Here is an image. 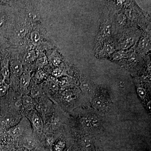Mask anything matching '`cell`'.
Listing matches in <instances>:
<instances>
[{
    "label": "cell",
    "mask_w": 151,
    "mask_h": 151,
    "mask_svg": "<svg viewBox=\"0 0 151 151\" xmlns=\"http://www.w3.org/2000/svg\"><path fill=\"white\" fill-rule=\"evenodd\" d=\"M24 128L21 124H17L9 129L8 133L12 137L17 138L20 136L23 133Z\"/></svg>",
    "instance_id": "cell-1"
},
{
    "label": "cell",
    "mask_w": 151,
    "mask_h": 151,
    "mask_svg": "<svg viewBox=\"0 0 151 151\" xmlns=\"http://www.w3.org/2000/svg\"><path fill=\"white\" fill-rule=\"evenodd\" d=\"M11 68L13 73L15 75L20 76L22 74L23 69L21 63L19 60H14L11 63Z\"/></svg>",
    "instance_id": "cell-2"
},
{
    "label": "cell",
    "mask_w": 151,
    "mask_h": 151,
    "mask_svg": "<svg viewBox=\"0 0 151 151\" xmlns=\"http://www.w3.org/2000/svg\"><path fill=\"white\" fill-rule=\"evenodd\" d=\"M37 58L36 52L34 50H30L27 52L24 57V61L26 63H31Z\"/></svg>",
    "instance_id": "cell-3"
},
{
    "label": "cell",
    "mask_w": 151,
    "mask_h": 151,
    "mask_svg": "<svg viewBox=\"0 0 151 151\" xmlns=\"http://www.w3.org/2000/svg\"><path fill=\"white\" fill-rule=\"evenodd\" d=\"M30 82V76L29 74H23L20 80V84L21 86L23 88H27L29 86Z\"/></svg>",
    "instance_id": "cell-4"
},
{
    "label": "cell",
    "mask_w": 151,
    "mask_h": 151,
    "mask_svg": "<svg viewBox=\"0 0 151 151\" xmlns=\"http://www.w3.org/2000/svg\"><path fill=\"white\" fill-rule=\"evenodd\" d=\"M33 124L37 129L41 130L42 129V122L39 116L37 113H34L32 118Z\"/></svg>",
    "instance_id": "cell-5"
},
{
    "label": "cell",
    "mask_w": 151,
    "mask_h": 151,
    "mask_svg": "<svg viewBox=\"0 0 151 151\" xmlns=\"http://www.w3.org/2000/svg\"><path fill=\"white\" fill-rule=\"evenodd\" d=\"M23 145L25 148L29 150V149L33 148L35 144L34 141H33L31 139L27 138L24 140Z\"/></svg>",
    "instance_id": "cell-6"
},
{
    "label": "cell",
    "mask_w": 151,
    "mask_h": 151,
    "mask_svg": "<svg viewBox=\"0 0 151 151\" xmlns=\"http://www.w3.org/2000/svg\"><path fill=\"white\" fill-rule=\"evenodd\" d=\"M48 63L47 58L45 55H42L38 58L37 60V66L42 67L47 65Z\"/></svg>",
    "instance_id": "cell-7"
},
{
    "label": "cell",
    "mask_w": 151,
    "mask_h": 151,
    "mask_svg": "<svg viewBox=\"0 0 151 151\" xmlns=\"http://www.w3.org/2000/svg\"><path fill=\"white\" fill-rule=\"evenodd\" d=\"M28 29L26 27H22L19 28L17 30L16 35L19 38L24 37L28 33Z\"/></svg>",
    "instance_id": "cell-8"
},
{
    "label": "cell",
    "mask_w": 151,
    "mask_h": 151,
    "mask_svg": "<svg viewBox=\"0 0 151 151\" xmlns=\"http://www.w3.org/2000/svg\"><path fill=\"white\" fill-rule=\"evenodd\" d=\"M41 36L38 32L35 31L31 35V40L33 43H37L40 40Z\"/></svg>",
    "instance_id": "cell-9"
},
{
    "label": "cell",
    "mask_w": 151,
    "mask_h": 151,
    "mask_svg": "<svg viewBox=\"0 0 151 151\" xmlns=\"http://www.w3.org/2000/svg\"><path fill=\"white\" fill-rule=\"evenodd\" d=\"M1 75L3 76L4 79L8 78L9 75V71L8 67V62L4 63L1 70Z\"/></svg>",
    "instance_id": "cell-10"
},
{
    "label": "cell",
    "mask_w": 151,
    "mask_h": 151,
    "mask_svg": "<svg viewBox=\"0 0 151 151\" xmlns=\"http://www.w3.org/2000/svg\"><path fill=\"white\" fill-rule=\"evenodd\" d=\"M133 39L132 38H129L126 40L122 43V47L123 49H127L133 44Z\"/></svg>",
    "instance_id": "cell-11"
},
{
    "label": "cell",
    "mask_w": 151,
    "mask_h": 151,
    "mask_svg": "<svg viewBox=\"0 0 151 151\" xmlns=\"http://www.w3.org/2000/svg\"><path fill=\"white\" fill-rule=\"evenodd\" d=\"M94 104L95 107L98 109L102 110L104 109L105 107V105L103 101L99 98H96L94 100Z\"/></svg>",
    "instance_id": "cell-12"
},
{
    "label": "cell",
    "mask_w": 151,
    "mask_h": 151,
    "mask_svg": "<svg viewBox=\"0 0 151 151\" xmlns=\"http://www.w3.org/2000/svg\"><path fill=\"white\" fill-rule=\"evenodd\" d=\"M83 145L86 148H89L92 145V141L90 138L85 137L82 140Z\"/></svg>",
    "instance_id": "cell-13"
},
{
    "label": "cell",
    "mask_w": 151,
    "mask_h": 151,
    "mask_svg": "<svg viewBox=\"0 0 151 151\" xmlns=\"http://www.w3.org/2000/svg\"><path fill=\"white\" fill-rule=\"evenodd\" d=\"M65 144L62 141H59L55 146L54 151H62L65 148Z\"/></svg>",
    "instance_id": "cell-14"
},
{
    "label": "cell",
    "mask_w": 151,
    "mask_h": 151,
    "mask_svg": "<svg viewBox=\"0 0 151 151\" xmlns=\"http://www.w3.org/2000/svg\"><path fill=\"white\" fill-rule=\"evenodd\" d=\"M88 119H89V122L91 123V124H92L94 127H96V126H98V124H99V119L96 116L92 115V116L89 117Z\"/></svg>",
    "instance_id": "cell-15"
},
{
    "label": "cell",
    "mask_w": 151,
    "mask_h": 151,
    "mask_svg": "<svg viewBox=\"0 0 151 151\" xmlns=\"http://www.w3.org/2000/svg\"><path fill=\"white\" fill-rule=\"evenodd\" d=\"M81 89L84 92H90L91 90V85L88 82H83L81 84Z\"/></svg>",
    "instance_id": "cell-16"
},
{
    "label": "cell",
    "mask_w": 151,
    "mask_h": 151,
    "mask_svg": "<svg viewBox=\"0 0 151 151\" xmlns=\"http://www.w3.org/2000/svg\"><path fill=\"white\" fill-rule=\"evenodd\" d=\"M81 124L86 128H90L91 126V123L89 122V119L85 118L81 119Z\"/></svg>",
    "instance_id": "cell-17"
},
{
    "label": "cell",
    "mask_w": 151,
    "mask_h": 151,
    "mask_svg": "<svg viewBox=\"0 0 151 151\" xmlns=\"http://www.w3.org/2000/svg\"><path fill=\"white\" fill-rule=\"evenodd\" d=\"M36 76L37 78L38 79L42 80V79L45 78V76H46V74L42 70H40L37 71L36 75Z\"/></svg>",
    "instance_id": "cell-18"
},
{
    "label": "cell",
    "mask_w": 151,
    "mask_h": 151,
    "mask_svg": "<svg viewBox=\"0 0 151 151\" xmlns=\"http://www.w3.org/2000/svg\"><path fill=\"white\" fill-rule=\"evenodd\" d=\"M126 19V16L124 14H120L118 16L117 21H118L119 24H122L125 22Z\"/></svg>",
    "instance_id": "cell-19"
},
{
    "label": "cell",
    "mask_w": 151,
    "mask_h": 151,
    "mask_svg": "<svg viewBox=\"0 0 151 151\" xmlns=\"http://www.w3.org/2000/svg\"><path fill=\"white\" fill-rule=\"evenodd\" d=\"M8 87L7 85H3L0 86V96H3L6 94L7 90Z\"/></svg>",
    "instance_id": "cell-20"
},
{
    "label": "cell",
    "mask_w": 151,
    "mask_h": 151,
    "mask_svg": "<svg viewBox=\"0 0 151 151\" xmlns=\"http://www.w3.org/2000/svg\"><path fill=\"white\" fill-rule=\"evenodd\" d=\"M105 32L106 35L107 36H109L111 35V25L109 24H106L105 27Z\"/></svg>",
    "instance_id": "cell-21"
},
{
    "label": "cell",
    "mask_w": 151,
    "mask_h": 151,
    "mask_svg": "<svg viewBox=\"0 0 151 151\" xmlns=\"http://www.w3.org/2000/svg\"><path fill=\"white\" fill-rule=\"evenodd\" d=\"M52 74L55 77H58L61 76L62 74V71L60 69L56 68L52 71Z\"/></svg>",
    "instance_id": "cell-22"
},
{
    "label": "cell",
    "mask_w": 151,
    "mask_h": 151,
    "mask_svg": "<svg viewBox=\"0 0 151 151\" xmlns=\"http://www.w3.org/2000/svg\"><path fill=\"white\" fill-rule=\"evenodd\" d=\"M52 62L54 65L57 66L61 63V60L58 57H55L52 58Z\"/></svg>",
    "instance_id": "cell-23"
},
{
    "label": "cell",
    "mask_w": 151,
    "mask_h": 151,
    "mask_svg": "<svg viewBox=\"0 0 151 151\" xmlns=\"http://www.w3.org/2000/svg\"><path fill=\"white\" fill-rule=\"evenodd\" d=\"M137 92L139 96L141 97H145L146 95V92L145 89L142 88H139L137 89Z\"/></svg>",
    "instance_id": "cell-24"
},
{
    "label": "cell",
    "mask_w": 151,
    "mask_h": 151,
    "mask_svg": "<svg viewBox=\"0 0 151 151\" xmlns=\"http://www.w3.org/2000/svg\"><path fill=\"white\" fill-rule=\"evenodd\" d=\"M146 42H147V41H146L145 40L142 39V40L141 41L140 45L141 47H143L145 46Z\"/></svg>",
    "instance_id": "cell-25"
},
{
    "label": "cell",
    "mask_w": 151,
    "mask_h": 151,
    "mask_svg": "<svg viewBox=\"0 0 151 151\" xmlns=\"http://www.w3.org/2000/svg\"><path fill=\"white\" fill-rule=\"evenodd\" d=\"M130 59H131V61L133 62H136V61H137V58H136V56H135V55H131V58H130Z\"/></svg>",
    "instance_id": "cell-26"
},
{
    "label": "cell",
    "mask_w": 151,
    "mask_h": 151,
    "mask_svg": "<svg viewBox=\"0 0 151 151\" xmlns=\"http://www.w3.org/2000/svg\"><path fill=\"white\" fill-rule=\"evenodd\" d=\"M5 22L4 19V18H0V27L2 26Z\"/></svg>",
    "instance_id": "cell-27"
},
{
    "label": "cell",
    "mask_w": 151,
    "mask_h": 151,
    "mask_svg": "<svg viewBox=\"0 0 151 151\" xmlns=\"http://www.w3.org/2000/svg\"><path fill=\"white\" fill-rule=\"evenodd\" d=\"M4 78L2 75H0V86H2L3 85V83L4 82Z\"/></svg>",
    "instance_id": "cell-28"
},
{
    "label": "cell",
    "mask_w": 151,
    "mask_h": 151,
    "mask_svg": "<svg viewBox=\"0 0 151 151\" xmlns=\"http://www.w3.org/2000/svg\"><path fill=\"white\" fill-rule=\"evenodd\" d=\"M121 55L118 54V53H116V54L114 55V58L116 59H119V58H121Z\"/></svg>",
    "instance_id": "cell-29"
},
{
    "label": "cell",
    "mask_w": 151,
    "mask_h": 151,
    "mask_svg": "<svg viewBox=\"0 0 151 151\" xmlns=\"http://www.w3.org/2000/svg\"><path fill=\"white\" fill-rule=\"evenodd\" d=\"M17 151H29L28 149L25 147L20 148L17 150Z\"/></svg>",
    "instance_id": "cell-30"
},
{
    "label": "cell",
    "mask_w": 151,
    "mask_h": 151,
    "mask_svg": "<svg viewBox=\"0 0 151 151\" xmlns=\"http://www.w3.org/2000/svg\"><path fill=\"white\" fill-rule=\"evenodd\" d=\"M150 103H149L147 105L149 109H150Z\"/></svg>",
    "instance_id": "cell-31"
},
{
    "label": "cell",
    "mask_w": 151,
    "mask_h": 151,
    "mask_svg": "<svg viewBox=\"0 0 151 151\" xmlns=\"http://www.w3.org/2000/svg\"><path fill=\"white\" fill-rule=\"evenodd\" d=\"M0 151H2V148L1 147H0Z\"/></svg>",
    "instance_id": "cell-32"
},
{
    "label": "cell",
    "mask_w": 151,
    "mask_h": 151,
    "mask_svg": "<svg viewBox=\"0 0 151 151\" xmlns=\"http://www.w3.org/2000/svg\"><path fill=\"white\" fill-rule=\"evenodd\" d=\"M0 141H1V138H0Z\"/></svg>",
    "instance_id": "cell-33"
}]
</instances>
